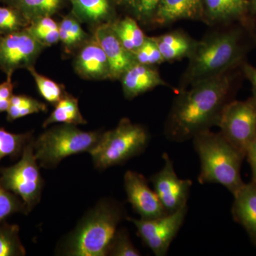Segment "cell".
<instances>
[{"label":"cell","mask_w":256,"mask_h":256,"mask_svg":"<svg viewBox=\"0 0 256 256\" xmlns=\"http://www.w3.org/2000/svg\"><path fill=\"white\" fill-rule=\"evenodd\" d=\"M124 214L119 202L110 198L98 202L62 242L58 248L60 255L108 256L111 242Z\"/></svg>","instance_id":"3957f363"},{"label":"cell","mask_w":256,"mask_h":256,"mask_svg":"<svg viewBox=\"0 0 256 256\" xmlns=\"http://www.w3.org/2000/svg\"><path fill=\"white\" fill-rule=\"evenodd\" d=\"M114 5H124V0H111Z\"/></svg>","instance_id":"f35d334b"},{"label":"cell","mask_w":256,"mask_h":256,"mask_svg":"<svg viewBox=\"0 0 256 256\" xmlns=\"http://www.w3.org/2000/svg\"><path fill=\"white\" fill-rule=\"evenodd\" d=\"M66 0H0V4L16 8L32 22L34 18L56 14Z\"/></svg>","instance_id":"44dd1931"},{"label":"cell","mask_w":256,"mask_h":256,"mask_svg":"<svg viewBox=\"0 0 256 256\" xmlns=\"http://www.w3.org/2000/svg\"><path fill=\"white\" fill-rule=\"evenodd\" d=\"M32 139L33 132L16 134L0 128V160L6 156L18 158Z\"/></svg>","instance_id":"83f0119b"},{"label":"cell","mask_w":256,"mask_h":256,"mask_svg":"<svg viewBox=\"0 0 256 256\" xmlns=\"http://www.w3.org/2000/svg\"><path fill=\"white\" fill-rule=\"evenodd\" d=\"M204 22L228 24L235 22L255 24L250 16L248 0H203Z\"/></svg>","instance_id":"9a60e30c"},{"label":"cell","mask_w":256,"mask_h":256,"mask_svg":"<svg viewBox=\"0 0 256 256\" xmlns=\"http://www.w3.org/2000/svg\"><path fill=\"white\" fill-rule=\"evenodd\" d=\"M252 172V181L256 182V137L246 152V156Z\"/></svg>","instance_id":"8d00e7d4"},{"label":"cell","mask_w":256,"mask_h":256,"mask_svg":"<svg viewBox=\"0 0 256 256\" xmlns=\"http://www.w3.org/2000/svg\"><path fill=\"white\" fill-rule=\"evenodd\" d=\"M28 31L45 47L60 42L58 24L52 16H42L32 20Z\"/></svg>","instance_id":"484cf974"},{"label":"cell","mask_w":256,"mask_h":256,"mask_svg":"<svg viewBox=\"0 0 256 256\" xmlns=\"http://www.w3.org/2000/svg\"><path fill=\"white\" fill-rule=\"evenodd\" d=\"M108 256H140V252L133 245L127 230L118 229L110 248Z\"/></svg>","instance_id":"d6a6232c"},{"label":"cell","mask_w":256,"mask_h":256,"mask_svg":"<svg viewBox=\"0 0 256 256\" xmlns=\"http://www.w3.org/2000/svg\"><path fill=\"white\" fill-rule=\"evenodd\" d=\"M74 70L86 80L110 79V67L105 52L92 35L80 48L74 62Z\"/></svg>","instance_id":"5bb4252c"},{"label":"cell","mask_w":256,"mask_h":256,"mask_svg":"<svg viewBox=\"0 0 256 256\" xmlns=\"http://www.w3.org/2000/svg\"><path fill=\"white\" fill-rule=\"evenodd\" d=\"M80 22L72 12L64 16L58 24L60 40L66 54L80 48L90 38L82 28Z\"/></svg>","instance_id":"603a6c76"},{"label":"cell","mask_w":256,"mask_h":256,"mask_svg":"<svg viewBox=\"0 0 256 256\" xmlns=\"http://www.w3.org/2000/svg\"><path fill=\"white\" fill-rule=\"evenodd\" d=\"M111 24L120 41L131 53H134L144 43L146 36L136 20L130 16L111 22Z\"/></svg>","instance_id":"cb8c5ba5"},{"label":"cell","mask_w":256,"mask_h":256,"mask_svg":"<svg viewBox=\"0 0 256 256\" xmlns=\"http://www.w3.org/2000/svg\"><path fill=\"white\" fill-rule=\"evenodd\" d=\"M54 107V110L44 122V128L54 124L76 126L87 124L79 108L78 98L68 92L66 94L60 102L56 104Z\"/></svg>","instance_id":"7402d4cb"},{"label":"cell","mask_w":256,"mask_h":256,"mask_svg":"<svg viewBox=\"0 0 256 256\" xmlns=\"http://www.w3.org/2000/svg\"><path fill=\"white\" fill-rule=\"evenodd\" d=\"M233 195L234 220L244 227L256 246V182L244 183Z\"/></svg>","instance_id":"ac0fdd59"},{"label":"cell","mask_w":256,"mask_h":256,"mask_svg":"<svg viewBox=\"0 0 256 256\" xmlns=\"http://www.w3.org/2000/svg\"><path fill=\"white\" fill-rule=\"evenodd\" d=\"M194 148L200 156L201 170L198 182L218 184L232 194L244 184L240 169L244 154L220 132L210 130L198 133L192 138Z\"/></svg>","instance_id":"277c9868"},{"label":"cell","mask_w":256,"mask_h":256,"mask_svg":"<svg viewBox=\"0 0 256 256\" xmlns=\"http://www.w3.org/2000/svg\"><path fill=\"white\" fill-rule=\"evenodd\" d=\"M45 48L28 28L0 35V70L6 76H12L18 69L28 70Z\"/></svg>","instance_id":"9c48e42d"},{"label":"cell","mask_w":256,"mask_h":256,"mask_svg":"<svg viewBox=\"0 0 256 256\" xmlns=\"http://www.w3.org/2000/svg\"><path fill=\"white\" fill-rule=\"evenodd\" d=\"M230 72L181 90L165 122L164 136L169 140L185 142L218 126L224 107L230 101L233 76Z\"/></svg>","instance_id":"6da1fadb"},{"label":"cell","mask_w":256,"mask_h":256,"mask_svg":"<svg viewBox=\"0 0 256 256\" xmlns=\"http://www.w3.org/2000/svg\"><path fill=\"white\" fill-rule=\"evenodd\" d=\"M48 108L44 102L26 95H13L6 111V120L13 122L30 114L47 112Z\"/></svg>","instance_id":"d4e9b609"},{"label":"cell","mask_w":256,"mask_h":256,"mask_svg":"<svg viewBox=\"0 0 256 256\" xmlns=\"http://www.w3.org/2000/svg\"><path fill=\"white\" fill-rule=\"evenodd\" d=\"M14 88L12 76H6V80L0 84V114L6 112L9 108Z\"/></svg>","instance_id":"e575fe53"},{"label":"cell","mask_w":256,"mask_h":256,"mask_svg":"<svg viewBox=\"0 0 256 256\" xmlns=\"http://www.w3.org/2000/svg\"><path fill=\"white\" fill-rule=\"evenodd\" d=\"M25 248L20 238V227L16 224H0V256H24Z\"/></svg>","instance_id":"4316f807"},{"label":"cell","mask_w":256,"mask_h":256,"mask_svg":"<svg viewBox=\"0 0 256 256\" xmlns=\"http://www.w3.org/2000/svg\"><path fill=\"white\" fill-rule=\"evenodd\" d=\"M242 66L244 76L246 77L248 80L252 84V92H254V96L252 97L256 100V67L252 66L250 64H248L245 62L242 64Z\"/></svg>","instance_id":"d590c367"},{"label":"cell","mask_w":256,"mask_h":256,"mask_svg":"<svg viewBox=\"0 0 256 256\" xmlns=\"http://www.w3.org/2000/svg\"><path fill=\"white\" fill-rule=\"evenodd\" d=\"M225 26L197 42L180 82L181 90L230 72L245 62L256 41V24L235 22Z\"/></svg>","instance_id":"7a4b0ae2"},{"label":"cell","mask_w":256,"mask_h":256,"mask_svg":"<svg viewBox=\"0 0 256 256\" xmlns=\"http://www.w3.org/2000/svg\"><path fill=\"white\" fill-rule=\"evenodd\" d=\"M94 36L105 52L110 67V80H118L136 64L134 55L126 50L114 32L111 22L96 26Z\"/></svg>","instance_id":"4fadbf2b"},{"label":"cell","mask_w":256,"mask_h":256,"mask_svg":"<svg viewBox=\"0 0 256 256\" xmlns=\"http://www.w3.org/2000/svg\"><path fill=\"white\" fill-rule=\"evenodd\" d=\"M102 133L82 131L73 124L55 126L34 140L35 156L42 168H54L65 158L90 152L98 142Z\"/></svg>","instance_id":"8992f818"},{"label":"cell","mask_w":256,"mask_h":256,"mask_svg":"<svg viewBox=\"0 0 256 256\" xmlns=\"http://www.w3.org/2000/svg\"><path fill=\"white\" fill-rule=\"evenodd\" d=\"M149 142L150 134L146 128L124 118L114 129L102 133L89 153L96 169L106 170L142 154Z\"/></svg>","instance_id":"5b68a950"},{"label":"cell","mask_w":256,"mask_h":256,"mask_svg":"<svg viewBox=\"0 0 256 256\" xmlns=\"http://www.w3.org/2000/svg\"><path fill=\"white\" fill-rule=\"evenodd\" d=\"M220 132L244 156L256 137V100H230L224 107L218 124Z\"/></svg>","instance_id":"ba28073f"},{"label":"cell","mask_w":256,"mask_h":256,"mask_svg":"<svg viewBox=\"0 0 256 256\" xmlns=\"http://www.w3.org/2000/svg\"><path fill=\"white\" fill-rule=\"evenodd\" d=\"M162 168L151 176L150 181L165 210L170 214L188 205L192 182L178 178L168 153L162 154Z\"/></svg>","instance_id":"8fae6325"},{"label":"cell","mask_w":256,"mask_h":256,"mask_svg":"<svg viewBox=\"0 0 256 256\" xmlns=\"http://www.w3.org/2000/svg\"><path fill=\"white\" fill-rule=\"evenodd\" d=\"M124 186L128 202L141 218L153 220L168 214L156 192L151 190L142 174L130 170L126 172Z\"/></svg>","instance_id":"7c38bea8"},{"label":"cell","mask_w":256,"mask_h":256,"mask_svg":"<svg viewBox=\"0 0 256 256\" xmlns=\"http://www.w3.org/2000/svg\"><path fill=\"white\" fill-rule=\"evenodd\" d=\"M120 80L124 97L128 99H133L156 87L168 86L153 66L138 63L130 67Z\"/></svg>","instance_id":"2e32d148"},{"label":"cell","mask_w":256,"mask_h":256,"mask_svg":"<svg viewBox=\"0 0 256 256\" xmlns=\"http://www.w3.org/2000/svg\"><path fill=\"white\" fill-rule=\"evenodd\" d=\"M33 142L32 139L26 144L16 164L0 168L2 184L22 200L28 214L40 203L44 186Z\"/></svg>","instance_id":"52a82bcc"},{"label":"cell","mask_w":256,"mask_h":256,"mask_svg":"<svg viewBox=\"0 0 256 256\" xmlns=\"http://www.w3.org/2000/svg\"><path fill=\"white\" fill-rule=\"evenodd\" d=\"M72 4V13L80 22L95 24L112 22L114 2L111 0H66Z\"/></svg>","instance_id":"d6986e66"},{"label":"cell","mask_w":256,"mask_h":256,"mask_svg":"<svg viewBox=\"0 0 256 256\" xmlns=\"http://www.w3.org/2000/svg\"><path fill=\"white\" fill-rule=\"evenodd\" d=\"M153 38L164 62L188 58L197 43L182 31L172 32Z\"/></svg>","instance_id":"ffe728a7"},{"label":"cell","mask_w":256,"mask_h":256,"mask_svg":"<svg viewBox=\"0 0 256 256\" xmlns=\"http://www.w3.org/2000/svg\"><path fill=\"white\" fill-rule=\"evenodd\" d=\"M161 0H124V5L140 21L151 23Z\"/></svg>","instance_id":"836d02e7"},{"label":"cell","mask_w":256,"mask_h":256,"mask_svg":"<svg viewBox=\"0 0 256 256\" xmlns=\"http://www.w3.org/2000/svg\"><path fill=\"white\" fill-rule=\"evenodd\" d=\"M188 210L186 205L176 212L153 220L132 217H127V220L134 224L138 235L154 255L165 256L182 226Z\"/></svg>","instance_id":"30bf717a"},{"label":"cell","mask_w":256,"mask_h":256,"mask_svg":"<svg viewBox=\"0 0 256 256\" xmlns=\"http://www.w3.org/2000/svg\"><path fill=\"white\" fill-rule=\"evenodd\" d=\"M16 213L28 214L24 203L20 197L6 190L0 182V224L6 222L10 216Z\"/></svg>","instance_id":"4dcf8cb0"},{"label":"cell","mask_w":256,"mask_h":256,"mask_svg":"<svg viewBox=\"0 0 256 256\" xmlns=\"http://www.w3.org/2000/svg\"><path fill=\"white\" fill-rule=\"evenodd\" d=\"M28 70L34 79L40 95L50 104L55 106L66 94L65 87L62 84L38 74L34 66L28 68Z\"/></svg>","instance_id":"f1b7e54d"},{"label":"cell","mask_w":256,"mask_h":256,"mask_svg":"<svg viewBox=\"0 0 256 256\" xmlns=\"http://www.w3.org/2000/svg\"><path fill=\"white\" fill-rule=\"evenodd\" d=\"M248 1L250 16L255 20L256 23V0H248Z\"/></svg>","instance_id":"74e56055"},{"label":"cell","mask_w":256,"mask_h":256,"mask_svg":"<svg viewBox=\"0 0 256 256\" xmlns=\"http://www.w3.org/2000/svg\"><path fill=\"white\" fill-rule=\"evenodd\" d=\"M182 20L204 21L203 0H161L151 24L166 26Z\"/></svg>","instance_id":"e0dca14e"},{"label":"cell","mask_w":256,"mask_h":256,"mask_svg":"<svg viewBox=\"0 0 256 256\" xmlns=\"http://www.w3.org/2000/svg\"><path fill=\"white\" fill-rule=\"evenodd\" d=\"M136 63L153 66L164 62L154 38L146 36L142 46L133 53Z\"/></svg>","instance_id":"1f68e13d"},{"label":"cell","mask_w":256,"mask_h":256,"mask_svg":"<svg viewBox=\"0 0 256 256\" xmlns=\"http://www.w3.org/2000/svg\"><path fill=\"white\" fill-rule=\"evenodd\" d=\"M31 22L16 8L0 6V35L8 34L28 28Z\"/></svg>","instance_id":"f546056e"}]
</instances>
